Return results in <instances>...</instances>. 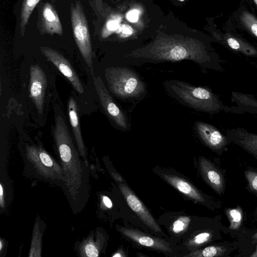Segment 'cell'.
<instances>
[{
  "label": "cell",
  "instance_id": "obj_1",
  "mask_svg": "<svg viewBox=\"0 0 257 257\" xmlns=\"http://www.w3.org/2000/svg\"><path fill=\"white\" fill-rule=\"evenodd\" d=\"M163 85L171 97L197 111L213 114L229 109L207 87L196 86L178 80H167Z\"/></svg>",
  "mask_w": 257,
  "mask_h": 257
},
{
  "label": "cell",
  "instance_id": "obj_2",
  "mask_svg": "<svg viewBox=\"0 0 257 257\" xmlns=\"http://www.w3.org/2000/svg\"><path fill=\"white\" fill-rule=\"evenodd\" d=\"M110 91L123 100L135 102L147 93V86L134 71L124 67H111L105 70Z\"/></svg>",
  "mask_w": 257,
  "mask_h": 257
},
{
  "label": "cell",
  "instance_id": "obj_3",
  "mask_svg": "<svg viewBox=\"0 0 257 257\" xmlns=\"http://www.w3.org/2000/svg\"><path fill=\"white\" fill-rule=\"evenodd\" d=\"M71 18L76 43L88 66H92V51L87 22L81 4L71 5Z\"/></svg>",
  "mask_w": 257,
  "mask_h": 257
},
{
  "label": "cell",
  "instance_id": "obj_4",
  "mask_svg": "<svg viewBox=\"0 0 257 257\" xmlns=\"http://www.w3.org/2000/svg\"><path fill=\"white\" fill-rule=\"evenodd\" d=\"M94 84L100 104L108 118L118 129L126 132L130 124L125 112L118 106L111 97L99 76H93Z\"/></svg>",
  "mask_w": 257,
  "mask_h": 257
},
{
  "label": "cell",
  "instance_id": "obj_5",
  "mask_svg": "<svg viewBox=\"0 0 257 257\" xmlns=\"http://www.w3.org/2000/svg\"><path fill=\"white\" fill-rule=\"evenodd\" d=\"M196 133L210 149L221 155L230 143L226 136L222 134L214 126L201 121L195 123Z\"/></svg>",
  "mask_w": 257,
  "mask_h": 257
},
{
  "label": "cell",
  "instance_id": "obj_6",
  "mask_svg": "<svg viewBox=\"0 0 257 257\" xmlns=\"http://www.w3.org/2000/svg\"><path fill=\"white\" fill-rule=\"evenodd\" d=\"M41 51L70 81L74 89L79 93L83 94L84 92L83 85L69 62L58 51L50 48L41 47Z\"/></svg>",
  "mask_w": 257,
  "mask_h": 257
},
{
  "label": "cell",
  "instance_id": "obj_7",
  "mask_svg": "<svg viewBox=\"0 0 257 257\" xmlns=\"http://www.w3.org/2000/svg\"><path fill=\"white\" fill-rule=\"evenodd\" d=\"M30 93L38 112L43 111L47 78L44 71L37 64L32 65L30 71Z\"/></svg>",
  "mask_w": 257,
  "mask_h": 257
},
{
  "label": "cell",
  "instance_id": "obj_8",
  "mask_svg": "<svg viewBox=\"0 0 257 257\" xmlns=\"http://www.w3.org/2000/svg\"><path fill=\"white\" fill-rule=\"evenodd\" d=\"M119 186L128 205L142 221L154 231H161V228L151 213L132 190L124 184H120Z\"/></svg>",
  "mask_w": 257,
  "mask_h": 257
},
{
  "label": "cell",
  "instance_id": "obj_9",
  "mask_svg": "<svg viewBox=\"0 0 257 257\" xmlns=\"http://www.w3.org/2000/svg\"><path fill=\"white\" fill-rule=\"evenodd\" d=\"M199 168L207 183L220 196L224 194L225 188V177L219 169L209 160L200 157Z\"/></svg>",
  "mask_w": 257,
  "mask_h": 257
},
{
  "label": "cell",
  "instance_id": "obj_10",
  "mask_svg": "<svg viewBox=\"0 0 257 257\" xmlns=\"http://www.w3.org/2000/svg\"><path fill=\"white\" fill-rule=\"evenodd\" d=\"M226 136L229 143L238 146L257 159V134L237 127L227 131Z\"/></svg>",
  "mask_w": 257,
  "mask_h": 257
},
{
  "label": "cell",
  "instance_id": "obj_11",
  "mask_svg": "<svg viewBox=\"0 0 257 257\" xmlns=\"http://www.w3.org/2000/svg\"><path fill=\"white\" fill-rule=\"evenodd\" d=\"M119 231L124 236L142 245L165 252H172L169 243L135 229L122 227Z\"/></svg>",
  "mask_w": 257,
  "mask_h": 257
},
{
  "label": "cell",
  "instance_id": "obj_12",
  "mask_svg": "<svg viewBox=\"0 0 257 257\" xmlns=\"http://www.w3.org/2000/svg\"><path fill=\"white\" fill-rule=\"evenodd\" d=\"M163 177L168 183L187 197L198 202L205 201V199L201 193L185 179L170 174H163Z\"/></svg>",
  "mask_w": 257,
  "mask_h": 257
},
{
  "label": "cell",
  "instance_id": "obj_13",
  "mask_svg": "<svg viewBox=\"0 0 257 257\" xmlns=\"http://www.w3.org/2000/svg\"><path fill=\"white\" fill-rule=\"evenodd\" d=\"M221 41L225 46L234 51L248 56L257 57V48L237 36L223 33Z\"/></svg>",
  "mask_w": 257,
  "mask_h": 257
},
{
  "label": "cell",
  "instance_id": "obj_14",
  "mask_svg": "<svg viewBox=\"0 0 257 257\" xmlns=\"http://www.w3.org/2000/svg\"><path fill=\"white\" fill-rule=\"evenodd\" d=\"M42 23L46 32L62 34V28L56 11L50 4H46L42 11Z\"/></svg>",
  "mask_w": 257,
  "mask_h": 257
},
{
  "label": "cell",
  "instance_id": "obj_15",
  "mask_svg": "<svg viewBox=\"0 0 257 257\" xmlns=\"http://www.w3.org/2000/svg\"><path fill=\"white\" fill-rule=\"evenodd\" d=\"M68 113L70 123L72 127L75 140L81 153H84V145L81 136L80 124L77 103L73 96L68 100Z\"/></svg>",
  "mask_w": 257,
  "mask_h": 257
},
{
  "label": "cell",
  "instance_id": "obj_16",
  "mask_svg": "<svg viewBox=\"0 0 257 257\" xmlns=\"http://www.w3.org/2000/svg\"><path fill=\"white\" fill-rule=\"evenodd\" d=\"M232 99L245 110L257 112V100L253 96L233 92Z\"/></svg>",
  "mask_w": 257,
  "mask_h": 257
},
{
  "label": "cell",
  "instance_id": "obj_17",
  "mask_svg": "<svg viewBox=\"0 0 257 257\" xmlns=\"http://www.w3.org/2000/svg\"><path fill=\"white\" fill-rule=\"evenodd\" d=\"M238 19L242 26L250 34L257 38V18L249 11H241Z\"/></svg>",
  "mask_w": 257,
  "mask_h": 257
},
{
  "label": "cell",
  "instance_id": "obj_18",
  "mask_svg": "<svg viewBox=\"0 0 257 257\" xmlns=\"http://www.w3.org/2000/svg\"><path fill=\"white\" fill-rule=\"evenodd\" d=\"M227 252V249L222 246H209L202 249L191 252L185 255L188 257H218L223 256Z\"/></svg>",
  "mask_w": 257,
  "mask_h": 257
},
{
  "label": "cell",
  "instance_id": "obj_19",
  "mask_svg": "<svg viewBox=\"0 0 257 257\" xmlns=\"http://www.w3.org/2000/svg\"><path fill=\"white\" fill-rule=\"evenodd\" d=\"M40 0H24L22 6L20 28L22 34L25 33V27L28 23L29 19L35 6Z\"/></svg>",
  "mask_w": 257,
  "mask_h": 257
},
{
  "label": "cell",
  "instance_id": "obj_20",
  "mask_svg": "<svg viewBox=\"0 0 257 257\" xmlns=\"http://www.w3.org/2000/svg\"><path fill=\"white\" fill-rule=\"evenodd\" d=\"M225 213L230 223L229 228L237 230L241 225L243 214L241 208L236 207L234 208H227Z\"/></svg>",
  "mask_w": 257,
  "mask_h": 257
},
{
  "label": "cell",
  "instance_id": "obj_21",
  "mask_svg": "<svg viewBox=\"0 0 257 257\" xmlns=\"http://www.w3.org/2000/svg\"><path fill=\"white\" fill-rule=\"evenodd\" d=\"M244 175L249 190L257 196V171L252 169H246L244 171Z\"/></svg>",
  "mask_w": 257,
  "mask_h": 257
},
{
  "label": "cell",
  "instance_id": "obj_22",
  "mask_svg": "<svg viewBox=\"0 0 257 257\" xmlns=\"http://www.w3.org/2000/svg\"><path fill=\"white\" fill-rule=\"evenodd\" d=\"M212 236V234L210 232H201L189 240L188 245L193 247L198 246L209 241Z\"/></svg>",
  "mask_w": 257,
  "mask_h": 257
},
{
  "label": "cell",
  "instance_id": "obj_23",
  "mask_svg": "<svg viewBox=\"0 0 257 257\" xmlns=\"http://www.w3.org/2000/svg\"><path fill=\"white\" fill-rule=\"evenodd\" d=\"M190 220V218L187 216H181L179 217L173 223V231L176 233L183 232L188 227Z\"/></svg>",
  "mask_w": 257,
  "mask_h": 257
},
{
  "label": "cell",
  "instance_id": "obj_24",
  "mask_svg": "<svg viewBox=\"0 0 257 257\" xmlns=\"http://www.w3.org/2000/svg\"><path fill=\"white\" fill-rule=\"evenodd\" d=\"M36 150L39 155V157L42 163L47 167H51L53 165V161L50 156L46 153L44 151L37 150L36 148Z\"/></svg>",
  "mask_w": 257,
  "mask_h": 257
},
{
  "label": "cell",
  "instance_id": "obj_25",
  "mask_svg": "<svg viewBox=\"0 0 257 257\" xmlns=\"http://www.w3.org/2000/svg\"><path fill=\"white\" fill-rule=\"evenodd\" d=\"M85 251L88 256L96 257L98 256V251L93 244H87L85 247Z\"/></svg>",
  "mask_w": 257,
  "mask_h": 257
},
{
  "label": "cell",
  "instance_id": "obj_26",
  "mask_svg": "<svg viewBox=\"0 0 257 257\" xmlns=\"http://www.w3.org/2000/svg\"><path fill=\"white\" fill-rule=\"evenodd\" d=\"M139 12L138 10H133L128 12L126 18L131 22H136L139 18Z\"/></svg>",
  "mask_w": 257,
  "mask_h": 257
},
{
  "label": "cell",
  "instance_id": "obj_27",
  "mask_svg": "<svg viewBox=\"0 0 257 257\" xmlns=\"http://www.w3.org/2000/svg\"><path fill=\"white\" fill-rule=\"evenodd\" d=\"M120 31L122 32L123 34L130 35L133 32L132 28L128 25H122L120 27Z\"/></svg>",
  "mask_w": 257,
  "mask_h": 257
},
{
  "label": "cell",
  "instance_id": "obj_28",
  "mask_svg": "<svg viewBox=\"0 0 257 257\" xmlns=\"http://www.w3.org/2000/svg\"><path fill=\"white\" fill-rule=\"evenodd\" d=\"M119 27L118 22L116 21H109L107 24V28L110 30H114Z\"/></svg>",
  "mask_w": 257,
  "mask_h": 257
},
{
  "label": "cell",
  "instance_id": "obj_29",
  "mask_svg": "<svg viewBox=\"0 0 257 257\" xmlns=\"http://www.w3.org/2000/svg\"><path fill=\"white\" fill-rule=\"evenodd\" d=\"M103 202L104 204V205L108 208H110L112 206V204L110 200V199L107 196H103Z\"/></svg>",
  "mask_w": 257,
  "mask_h": 257
},
{
  "label": "cell",
  "instance_id": "obj_30",
  "mask_svg": "<svg viewBox=\"0 0 257 257\" xmlns=\"http://www.w3.org/2000/svg\"><path fill=\"white\" fill-rule=\"evenodd\" d=\"M0 204L2 207H3L4 204L3 198V189L2 184L0 185Z\"/></svg>",
  "mask_w": 257,
  "mask_h": 257
},
{
  "label": "cell",
  "instance_id": "obj_31",
  "mask_svg": "<svg viewBox=\"0 0 257 257\" xmlns=\"http://www.w3.org/2000/svg\"><path fill=\"white\" fill-rule=\"evenodd\" d=\"M112 174L114 178H115V179L117 181H119L120 182H122L123 181L122 178L118 174L115 173H112Z\"/></svg>",
  "mask_w": 257,
  "mask_h": 257
},
{
  "label": "cell",
  "instance_id": "obj_32",
  "mask_svg": "<svg viewBox=\"0 0 257 257\" xmlns=\"http://www.w3.org/2000/svg\"><path fill=\"white\" fill-rule=\"evenodd\" d=\"M251 238L252 239L253 244L257 243V232H256L253 234V235L251 236Z\"/></svg>",
  "mask_w": 257,
  "mask_h": 257
},
{
  "label": "cell",
  "instance_id": "obj_33",
  "mask_svg": "<svg viewBox=\"0 0 257 257\" xmlns=\"http://www.w3.org/2000/svg\"><path fill=\"white\" fill-rule=\"evenodd\" d=\"M125 256V255L122 254L120 252H116L114 254L112 255L113 257H121V256Z\"/></svg>",
  "mask_w": 257,
  "mask_h": 257
},
{
  "label": "cell",
  "instance_id": "obj_34",
  "mask_svg": "<svg viewBox=\"0 0 257 257\" xmlns=\"http://www.w3.org/2000/svg\"><path fill=\"white\" fill-rule=\"evenodd\" d=\"M250 257H257V245L253 252L250 255Z\"/></svg>",
  "mask_w": 257,
  "mask_h": 257
},
{
  "label": "cell",
  "instance_id": "obj_35",
  "mask_svg": "<svg viewBox=\"0 0 257 257\" xmlns=\"http://www.w3.org/2000/svg\"><path fill=\"white\" fill-rule=\"evenodd\" d=\"M252 2L254 5V6L255 7V8L257 9V0H252Z\"/></svg>",
  "mask_w": 257,
  "mask_h": 257
},
{
  "label": "cell",
  "instance_id": "obj_36",
  "mask_svg": "<svg viewBox=\"0 0 257 257\" xmlns=\"http://www.w3.org/2000/svg\"><path fill=\"white\" fill-rule=\"evenodd\" d=\"M2 249V241H0V250Z\"/></svg>",
  "mask_w": 257,
  "mask_h": 257
},
{
  "label": "cell",
  "instance_id": "obj_37",
  "mask_svg": "<svg viewBox=\"0 0 257 257\" xmlns=\"http://www.w3.org/2000/svg\"><path fill=\"white\" fill-rule=\"evenodd\" d=\"M255 214H256V216L257 217V209H256V211H255Z\"/></svg>",
  "mask_w": 257,
  "mask_h": 257
},
{
  "label": "cell",
  "instance_id": "obj_38",
  "mask_svg": "<svg viewBox=\"0 0 257 257\" xmlns=\"http://www.w3.org/2000/svg\"><path fill=\"white\" fill-rule=\"evenodd\" d=\"M181 1H183L184 0H180Z\"/></svg>",
  "mask_w": 257,
  "mask_h": 257
}]
</instances>
